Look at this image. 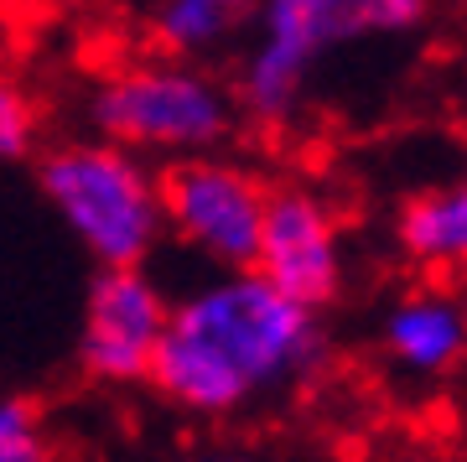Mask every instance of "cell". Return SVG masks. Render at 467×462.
<instances>
[{
	"label": "cell",
	"mask_w": 467,
	"mask_h": 462,
	"mask_svg": "<svg viewBox=\"0 0 467 462\" xmlns=\"http://www.w3.org/2000/svg\"><path fill=\"white\" fill-rule=\"evenodd\" d=\"M322 359L317 307H301L254 265L202 286L167 317L146 380L182 411L229 415Z\"/></svg>",
	"instance_id": "cell-1"
},
{
	"label": "cell",
	"mask_w": 467,
	"mask_h": 462,
	"mask_svg": "<svg viewBox=\"0 0 467 462\" xmlns=\"http://www.w3.org/2000/svg\"><path fill=\"white\" fill-rule=\"evenodd\" d=\"M420 16L426 0H260V42L244 63L239 94L250 115L285 120L333 47L364 32H410Z\"/></svg>",
	"instance_id": "cell-2"
},
{
	"label": "cell",
	"mask_w": 467,
	"mask_h": 462,
	"mask_svg": "<svg viewBox=\"0 0 467 462\" xmlns=\"http://www.w3.org/2000/svg\"><path fill=\"white\" fill-rule=\"evenodd\" d=\"M42 193L99 265H140L161 239V193L119 141L63 146L42 162Z\"/></svg>",
	"instance_id": "cell-3"
},
{
	"label": "cell",
	"mask_w": 467,
	"mask_h": 462,
	"mask_svg": "<svg viewBox=\"0 0 467 462\" xmlns=\"http://www.w3.org/2000/svg\"><path fill=\"white\" fill-rule=\"evenodd\" d=\"M94 125L109 141L150 151H208L234 125V104L213 79L182 63H146L94 94Z\"/></svg>",
	"instance_id": "cell-4"
},
{
	"label": "cell",
	"mask_w": 467,
	"mask_h": 462,
	"mask_svg": "<svg viewBox=\"0 0 467 462\" xmlns=\"http://www.w3.org/2000/svg\"><path fill=\"white\" fill-rule=\"evenodd\" d=\"M161 218L187 249L223 270L254 265L260 224H265V187L244 166L229 162H182L161 177Z\"/></svg>",
	"instance_id": "cell-5"
},
{
	"label": "cell",
	"mask_w": 467,
	"mask_h": 462,
	"mask_svg": "<svg viewBox=\"0 0 467 462\" xmlns=\"http://www.w3.org/2000/svg\"><path fill=\"white\" fill-rule=\"evenodd\" d=\"M254 270L301 307H327L343 286V245H337V224L327 203L301 187L270 193Z\"/></svg>",
	"instance_id": "cell-6"
},
{
	"label": "cell",
	"mask_w": 467,
	"mask_h": 462,
	"mask_svg": "<svg viewBox=\"0 0 467 462\" xmlns=\"http://www.w3.org/2000/svg\"><path fill=\"white\" fill-rule=\"evenodd\" d=\"M167 297L161 286L140 276V265H104V276L88 291L84 328V369L99 380H146L150 348L167 328Z\"/></svg>",
	"instance_id": "cell-7"
},
{
	"label": "cell",
	"mask_w": 467,
	"mask_h": 462,
	"mask_svg": "<svg viewBox=\"0 0 467 462\" xmlns=\"http://www.w3.org/2000/svg\"><path fill=\"white\" fill-rule=\"evenodd\" d=\"M384 348L405 374L441 380L467 359V317L447 291H416L384 317Z\"/></svg>",
	"instance_id": "cell-8"
},
{
	"label": "cell",
	"mask_w": 467,
	"mask_h": 462,
	"mask_svg": "<svg viewBox=\"0 0 467 462\" xmlns=\"http://www.w3.org/2000/svg\"><path fill=\"white\" fill-rule=\"evenodd\" d=\"M400 249L420 265H467V177L436 193H420L400 208Z\"/></svg>",
	"instance_id": "cell-9"
},
{
	"label": "cell",
	"mask_w": 467,
	"mask_h": 462,
	"mask_svg": "<svg viewBox=\"0 0 467 462\" xmlns=\"http://www.w3.org/2000/svg\"><path fill=\"white\" fill-rule=\"evenodd\" d=\"M254 0H161L156 11V32L171 52H202L218 47L223 37L250 16Z\"/></svg>",
	"instance_id": "cell-10"
},
{
	"label": "cell",
	"mask_w": 467,
	"mask_h": 462,
	"mask_svg": "<svg viewBox=\"0 0 467 462\" xmlns=\"http://www.w3.org/2000/svg\"><path fill=\"white\" fill-rule=\"evenodd\" d=\"M42 457H47V442H42L32 405L0 400V462H42Z\"/></svg>",
	"instance_id": "cell-11"
},
{
	"label": "cell",
	"mask_w": 467,
	"mask_h": 462,
	"mask_svg": "<svg viewBox=\"0 0 467 462\" xmlns=\"http://www.w3.org/2000/svg\"><path fill=\"white\" fill-rule=\"evenodd\" d=\"M32 104H26V94H21L16 83L0 79V162H16V156H26L32 151Z\"/></svg>",
	"instance_id": "cell-12"
},
{
	"label": "cell",
	"mask_w": 467,
	"mask_h": 462,
	"mask_svg": "<svg viewBox=\"0 0 467 462\" xmlns=\"http://www.w3.org/2000/svg\"><path fill=\"white\" fill-rule=\"evenodd\" d=\"M457 307H462V317H467V265H462V286H457Z\"/></svg>",
	"instance_id": "cell-13"
}]
</instances>
